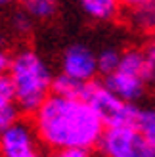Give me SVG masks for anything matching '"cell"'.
I'll return each mask as SVG.
<instances>
[{"label": "cell", "instance_id": "cell-1", "mask_svg": "<svg viewBox=\"0 0 155 157\" xmlns=\"http://www.w3.org/2000/svg\"><path fill=\"white\" fill-rule=\"evenodd\" d=\"M36 138L52 151L84 150L100 146L105 124L84 100L52 96L33 115Z\"/></svg>", "mask_w": 155, "mask_h": 157}, {"label": "cell", "instance_id": "cell-2", "mask_svg": "<svg viewBox=\"0 0 155 157\" xmlns=\"http://www.w3.org/2000/svg\"><path fill=\"white\" fill-rule=\"evenodd\" d=\"M8 77L15 90V105L21 113L35 115L52 96L54 75L48 63L31 48H21L12 56Z\"/></svg>", "mask_w": 155, "mask_h": 157}, {"label": "cell", "instance_id": "cell-3", "mask_svg": "<svg viewBox=\"0 0 155 157\" xmlns=\"http://www.w3.org/2000/svg\"><path fill=\"white\" fill-rule=\"evenodd\" d=\"M84 101L98 113V117L105 124V128L134 127V123H136L138 105L119 100L113 92L105 88L104 82H96V81L88 82Z\"/></svg>", "mask_w": 155, "mask_h": 157}, {"label": "cell", "instance_id": "cell-4", "mask_svg": "<svg viewBox=\"0 0 155 157\" xmlns=\"http://www.w3.org/2000/svg\"><path fill=\"white\" fill-rule=\"evenodd\" d=\"M100 150L105 157H155L149 140L134 127L105 128Z\"/></svg>", "mask_w": 155, "mask_h": 157}, {"label": "cell", "instance_id": "cell-5", "mask_svg": "<svg viewBox=\"0 0 155 157\" xmlns=\"http://www.w3.org/2000/svg\"><path fill=\"white\" fill-rule=\"evenodd\" d=\"M61 73L81 82H92L98 73V54L86 44L67 46L61 56Z\"/></svg>", "mask_w": 155, "mask_h": 157}, {"label": "cell", "instance_id": "cell-6", "mask_svg": "<svg viewBox=\"0 0 155 157\" xmlns=\"http://www.w3.org/2000/svg\"><path fill=\"white\" fill-rule=\"evenodd\" d=\"M0 157H40L35 128L23 121L12 124L0 136Z\"/></svg>", "mask_w": 155, "mask_h": 157}, {"label": "cell", "instance_id": "cell-7", "mask_svg": "<svg viewBox=\"0 0 155 157\" xmlns=\"http://www.w3.org/2000/svg\"><path fill=\"white\" fill-rule=\"evenodd\" d=\"M104 84L119 100L127 101V104H132V105H136L146 96V92H148V78L138 77V75H130L125 71H115L113 75L105 77Z\"/></svg>", "mask_w": 155, "mask_h": 157}, {"label": "cell", "instance_id": "cell-8", "mask_svg": "<svg viewBox=\"0 0 155 157\" xmlns=\"http://www.w3.org/2000/svg\"><path fill=\"white\" fill-rule=\"evenodd\" d=\"M128 23L142 33H155V0H138L127 8Z\"/></svg>", "mask_w": 155, "mask_h": 157}, {"label": "cell", "instance_id": "cell-9", "mask_svg": "<svg viewBox=\"0 0 155 157\" xmlns=\"http://www.w3.org/2000/svg\"><path fill=\"white\" fill-rule=\"evenodd\" d=\"M88 82H81L77 78H71L63 73H59L58 77H54L52 84V94L61 98H71V100H84Z\"/></svg>", "mask_w": 155, "mask_h": 157}, {"label": "cell", "instance_id": "cell-10", "mask_svg": "<svg viewBox=\"0 0 155 157\" xmlns=\"http://www.w3.org/2000/svg\"><path fill=\"white\" fill-rule=\"evenodd\" d=\"M81 8L88 17L98 19V21L115 19L119 13V4L115 0H82Z\"/></svg>", "mask_w": 155, "mask_h": 157}, {"label": "cell", "instance_id": "cell-11", "mask_svg": "<svg viewBox=\"0 0 155 157\" xmlns=\"http://www.w3.org/2000/svg\"><path fill=\"white\" fill-rule=\"evenodd\" d=\"M121 58H123V52L113 48V46L100 50L98 52V73H102L104 77L113 75L121 65Z\"/></svg>", "mask_w": 155, "mask_h": 157}, {"label": "cell", "instance_id": "cell-12", "mask_svg": "<svg viewBox=\"0 0 155 157\" xmlns=\"http://www.w3.org/2000/svg\"><path fill=\"white\" fill-rule=\"evenodd\" d=\"M134 128H138L148 140L155 136V107L153 105H138Z\"/></svg>", "mask_w": 155, "mask_h": 157}, {"label": "cell", "instance_id": "cell-13", "mask_svg": "<svg viewBox=\"0 0 155 157\" xmlns=\"http://www.w3.org/2000/svg\"><path fill=\"white\" fill-rule=\"evenodd\" d=\"M23 6L31 17L36 19H50L58 13V4L54 0H29Z\"/></svg>", "mask_w": 155, "mask_h": 157}, {"label": "cell", "instance_id": "cell-14", "mask_svg": "<svg viewBox=\"0 0 155 157\" xmlns=\"http://www.w3.org/2000/svg\"><path fill=\"white\" fill-rule=\"evenodd\" d=\"M15 105V90L10 77H0V107Z\"/></svg>", "mask_w": 155, "mask_h": 157}, {"label": "cell", "instance_id": "cell-15", "mask_svg": "<svg viewBox=\"0 0 155 157\" xmlns=\"http://www.w3.org/2000/svg\"><path fill=\"white\" fill-rule=\"evenodd\" d=\"M19 109L17 105H10V107H0V136L4 132L19 121Z\"/></svg>", "mask_w": 155, "mask_h": 157}, {"label": "cell", "instance_id": "cell-16", "mask_svg": "<svg viewBox=\"0 0 155 157\" xmlns=\"http://www.w3.org/2000/svg\"><path fill=\"white\" fill-rule=\"evenodd\" d=\"M144 54H146V78H148V82L155 84V36L146 46Z\"/></svg>", "mask_w": 155, "mask_h": 157}, {"label": "cell", "instance_id": "cell-17", "mask_svg": "<svg viewBox=\"0 0 155 157\" xmlns=\"http://www.w3.org/2000/svg\"><path fill=\"white\" fill-rule=\"evenodd\" d=\"M50 157H92L90 151L84 150H61V151H52Z\"/></svg>", "mask_w": 155, "mask_h": 157}, {"label": "cell", "instance_id": "cell-18", "mask_svg": "<svg viewBox=\"0 0 155 157\" xmlns=\"http://www.w3.org/2000/svg\"><path fill=\"white\" fill-rule=\"evenodd\" d=\"M15 27H17V31H21V33H27L31 29V19H29L27 12H21V13L15 15Z\"/></svg>", "mask_w": 155, "mask_h": 157}, {"label": "cell", "instance_id": "cell-19", "mask_svg": "<svg viewBox=\"0 0 155 157\" xmlns=\"http://www.w3.org/2000/svg\"><path fill=\"white\" fill-rule=\"evenodd\" d=\"M10 63H12V58L4 48H0V77H6L8 71H10Z\"/></svg>", "mask_w": 155, "mask_h": 157}, {"label": "cell", "instance_id": "cell-20", "mask_svg": "<svg viewBox=\"0 0 155 157\" xmlns=\"http://www.w3.org/2000/svg\"><path fill=\"white\" fill-rule=\"evenodd\" d=\"M149 144H151V147H153V151H155V136H153V138L149 140Z\"/></svg>", "mask_w": 155, "mask_h": 157}, {"label": "cell", "instance_id": "cell-21", "mask_svg": "<svg viewBox=\"0 0 155 157\" xmlns=\"http://www.w3.org/2000/svg\"><path fill=\"white\" fill-rule=\"evenodd\" d=\"M40 157H42V155H40Z\"/></svg>", "mask_w": 155, "mask_h": 157}]
</instances>
